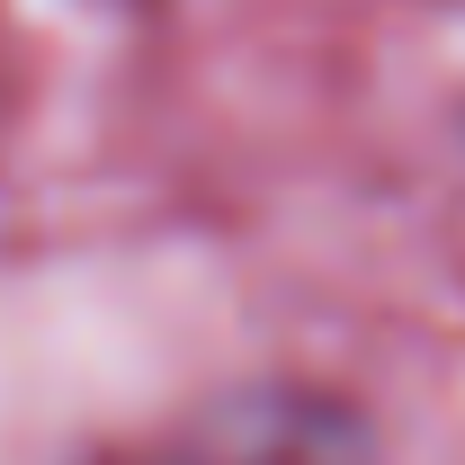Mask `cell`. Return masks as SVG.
Listing matches in <instances>:
<instances>
[{
	"instance_id": "6da1fadb",
	"label": "cell",
	"mask_w": 465,
	"mask_h": 465,
	"mask_svg": "<svg viewBox=\"0 0 465 465\" xmlns=\"http://www.w3.org/2000/svg\"><path fill=\"white\" fill-rule=\"evenodd\" d=\"M206 465H367V457H358V439H349L331 411L269 394V403L232 411V430L206 448Z\"/></svg>"
}]
</instances>
